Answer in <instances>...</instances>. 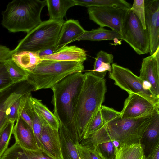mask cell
Masks as SVG:
<instances>
[{
	"label": "cell",
	"instance_id": "1",
	"mask_svg": "<svg viewBox=\"0 0 159 159\" xmlns=\"http://www.w3.org/2000/svg\"><path fill=\"white\" fill-rule=\"evenodd\" d=\"M84 79L82 71H78L66 77L51 88L54 114L59 121L60 127L69 131L76 144L80 143V140L75 121V110Z\"/></svg>",
	"mask_w": 159,
	"mask_h": 159
},
{
	"label": "cell",
	"instance_id": "2",
	"mask_svg": "<svg viewBox=\"0 0 159 159\" xmlns=\"http://www.w3.org/2000/svg\"><path fill=\"white\" fill-rule=\"evenodd\" d=\"M84 75L75 116L80 143L86 128L100 110L107 91L104 78L96 76L91 71Z\"/></svg>",
	"mask_w": 159,
	"mask_h": 159
},
{
	"label": "cell",
	"instance_id": "3",
	"mask_svg": "<svg viewBox=\"0 0 159 159\" xmlns=\"http://www.w3.org/2000/svg\"><path fill=\"white\" fill-rule=\"evenodd\" d=\"M46 0H14L2 12L1 24L12 33L30 32L42 21L41 14Z\"/></svg>",
	"mask_w": 159,
	"mask_h": 159
},
{
	"label": "cell",
	"instance_id": "4",
	"mask_svg": "<svg viewBox=\"0 0 159 159\" xmlns=\"http://www.w3.org/2000/svg\"><path fill=\"white\" fill-rule=\"evenodd\" d=\"M84 69L83 62L43 59L30 72H26V81L33 91L51 89L67 76Z\"/></svg>",
	"mask_w": 159,
	"mask_h": 159
},
{
	"label": "cell",
	"instance_id": "5",
	"mask_svg": "<svg viewBox=\"0 0 159 159\" xmlns=\"http://www.w3.org/2000/svg\"><path fill=\"white\" fill-rule=\"evenodd\" d=\"M159 109L143 116L123 119L119 116L104 124L108 133L120 146L140 142L143 134Z\"/></svg>",
	"mask_w": 159,
	"mask_h": 159
},
{
	"label": "cell",
	"instance_id": "6",
	"mask_svg": "<svg viewBox=\"0 0 159 159\" xmlns=\"http://www.w3.org/2000/svg\"><path fill=\"white\" fill-rule=\"evenodd\" d=\"M64 22L49 19L42 21L27 33L12 50L13 53L21 51L37 52L56 47Z\"/></svg>",
	"mask_w": 159,
	"mask_h": 159
},
{
	"label": "cell",
	"instance_id": "7",
	"mask_svg": "<svg viewBox=\"0 0 159 159\" xmlns=\"http://www.w3.org/2000/svg\"><path fill=\"white\" fill-rule=\"evenodd\" d=\"M109 77L114 81L115 84L128 93L139 94L156 105H159V98L151 92L149 85L128 68L116 63L112 65Z\"/></svg>",
	"mask_w": 159,
	"mask_h": 159
},
{
	"label": "cell",
	"instance_id": "8",
	"mask_svg": "<svg viewBox=\"0 0 159 159\" xmlns=\"http://www.w3.org/2000/svg\"><path fill=\"white\" fill-rule=\"evenodd\" d=\"M121 39L127 43L139 55L149 52L150 41L147 30L144 29L141 22L129 9L123 19Z\"/></svg>",
	"mask_w": 159,
	"mask_h": 159
},
{
	"label": "cell",
	"instance_id": "9",
	"mask_svg": "<svg viewBox=\"0 0 159 159\" xmlns=\"http://www.w3.org/2000/svg\"><path fill=\"white\" fill-rule=\"evenodd\" d=\"M129 9L117 7H88L89 19L100 27H107L121 35L122 22Z\"/></svg>",
	"mask_w": 159,
	"mask_h": 159
},
{
	"label": "cell",
	"instance_id": "10",
	"mask_svg": "<svg viewBox=\"0 0 159 159\" xmlns=\"http://www.w3.org/2000/svg\"><path fill=\"white\" fill-rule=\"evenodd\" d=\"M79 143L84 148H95L103 159H115L120 146L118 142L111 138L104 125Z\"/></svg>",
	"mask_w": 159,
	"mask_h": 159
},
{
	"label": "cell",
	"instance_id": "11",
	"mask_svg": "<svg viewBox=\"0 0 159 159\" xmlns=\"http://www.w3.org/2000/svg\"><path fill=\"white\" fill-rule=\"evenodd\" d=\"M33 91L32 87L26 81L14 84L0 92V131L7 124L9 109L17 100Z\"/></svg>",
	"mask_w": 159,
	"mask_h": 159
},
{
	"label": "cell",
	"instance_id": "12",
	"mask_svg": "<svg viewBox=\"0 0 159 159\" xmlns=\"http://www.w3.org/2000/svg\"><path fill=\"white\" fill-rule=\"evenodd\" d=\"M159 109V105L143 97L138 94L130 93L125 100L120 116L123 119L140 117Z\"/></svg>",
	"mask_w": 159,
	"mask_h": 159
},
{
	"label": "cell",
	"instance_id": "13",
	"mask_svg": "<svg viewBox=\"0 0 159 159\" xmlns=\"http://www.w3.org/2000/svg\"><path fill=\"white\" fill-rule=\"evenodd\" d=\"M145 23L150 41L149 53L159 48V0H145Z\"/></svg>",
	"mask_w": 159,
	"mask_h": 159
},
{
	"label": "cell",
	"instance_id": "14",
	"mask_svg": "<svg viewBox=\"0 0 159 159\" xmlns=\"http://www.w3.org/2000/svg\"><path fill=\"white\" fill-rule=\"evenodd\" d=\"M139 77L147 83L152 93L159 98V48L142 60Z\"/></svg>",
	"mask_w": 159,
	"mask_h": 159
},
{
	"label": "cell",
	"instance_id": "15",
	"mask_svg": "<svg viewBox=\"0 0 159 159\" xmlns=\"http://www.w3.org/2000/svg\"><path fill=\"white\" fill-rule=\"evenodd\" d=\"M40 141V150L44 154L52 159H63L58 130L48 125H44L41 133Z\"/></svg>",
	"mask_w": 159,
	"mask_h": 159
},
{
	"label": "cell",
	"instance_id": "16",
	"mask_svg": "<svg viewBox=\"0 0 159 159\" xmlns=\"http://www.w3.org/2000/svg\"><path fill=\"white\" fill-rule=\"evenodd\" d=\"M16 122L12 130L15 143L26 149L34 151L40 150L32 129L18 114Z\"/></svg>",
	"mask_w": 159,
	"mask_h": 159
},
{
	"label": "cell",
	"instance_id": "17",
	"mask_svg": "<svg viewBox=\"0 0 159 159\" xmlns=\"http://www.w3.org/2000/svg\"><path fill=\"white\" fill-rule=\"evenodd\" d=\"M78 20L69 19L65 21L61 27L56 45L58 50L68 44L75 41L85 31Z\"/></svg>",
	"mask_w": 159,
	"mask_h": 159
},
{
	"label": "cell",
	"instance_id": "18",
	"mask_svg": "<svg viewBox=\"0 0 159 159\" xmlns=\"http://www.w3.org/2000/svg\"><path fill=\"white\" fill-rule=\"evenodd\" d=\"M41 57L42 59L84 63L87 59V54L85 50L75 45L66 46L52 54Z\"/></svg>",
	"mask_w": 159,
	"mask_h": 159
},
{
	"label": "cell",
	"instance_id": "19",
	"mask_svg": "<svg viewBox=\"0 0 159 159\" xmlns=\"http://www.w3.org/2000/svg\"><path fill=\"white\" fill-rule=\"evenodd\" d=\"M159 142V111L157 112L144 133L140 141L145 154Z\"/></svg>",
	"mask_w": 159,
	"mask_h": 159
},
{
	"label": "cell",
	"instance_id": "20",
	"mask_svg": "<svg viewBox=\"0 0 159 159\" xmlns=\"http://www.w3.org/2000/svg\"><path fill=\"white\" fill-rule=\"evenodd\" d=\"M28 101L41 119L52 128L59 130L60 125L59 120L41 100L33 97L30 94L29 96Z\"/></svg>",
	"mask_w": 159,
	"mask_h": 159
},
{
	"label": "cell",
	"instance_id": "21",
	"mask_svg": "<svg viewBox=\"0 0 159 159\" xmlns=\"http://www.w3.org/2000/svg\"><path fill=\"white\" fill-rule=\"evenodd\" d=\"M0 159H52L40 150L24 148L15 143L8 148Z\"/></svg>",
	"mask_w": 159,
	"mask_h": 159
},
{
	"label": "cell",
	"instance_id": "22",
	"mask_svg": "<svg viewBox=\"0 0 159 159\" xmlns=\"http://www.w3.org/2000/svg\"><path fill=\"white\" fill-rule=\"evenodd\" d=\"M12 60L26 72H30L43 59L37 52L21 51L13 53L11 57Z\"/></svg>",
	"mask_w": 159,
	"mask_h": 159
},
{
	"label": "cell",
	"instance_id": "23",
	"mask_svg": "<svg viewBox=\"0 0 159 159\" xmlns=\"http://www.w3.org/2000/svg\"><path fill=\"white\" fill-rule=\"evenodd\" d=\"M49 19L64 22L63 18L67 10L76 5L74 0H46Z\"/></svg>",
	"mask_w": 159,
	"mask_h": 159
},
{
	"label": "cell",
	"instance_id": "24",
	"mask_svg": "<svg viewBox=\"0 0 159 159\" xmlns=\"http://www.w3.org/2000/svg\"><path fill=\"white\" fill-rule=\"evenodd\" d=\"M61 152L63 159H80L75 143L69 131L59 128Z\"/></svg>",
	"mask_w": 159,
	"mask_h": 159
},
{
	"label": "cell",
	"instance_id": "25",
	"mask_svg": "<svg viewBox=\"0 0 159 159\" xmlns=\"http://www.w3.org/2000/svg\"><path fill=\"white\" fill-rule=\"evenodd\" d=\"M115 38L121 39V35L114 30H108L100 27L96 29H93L90 31L86 30L75 41H102L113 40Z\"/></svg>",
	"mask_w": 159,
	"mask_h": 159
},
{
	"label": "cell",
	"instance_id": "26",
	"mask_svg": "<svg viewBox=\"0 0 159 159\" xmlns=\"http://www.w3.org/2000/svg\"><path fill=\"white\" fill-rule=\"evenodd\" d=\"M146 157L143 147L139 142L120 146L115 159H145Z\"/></svg>",
	"mask_w": 159,
	"mask_h": 159
},
{
	"label": "cell",
	"instance_id": "27",
	"mask_svg": "<svg viewBox=\"0 0 159 159\" xmlns=\"http://www.w3.org/2000/svg\"><path fill=\"white\" fill-rule=\"evenodd\" d=\"M76 5L91 7H117L130 9L131 6L124 0H74Z\"/></svg>",
	"mask_w": 159,
	"mask_h": 159
},
{
	"label": "cell",
	"instance_id": "28",
	"mask_svg": "<svg viewBox=\"0 0 159 159\" xmlns=\"http://www.w3.org/2000/svg\"><path fill=\"white\" fill-rule=\"evenodd\" d=\"M11 80L14 84L26 81L27 74L24 70L17 65L10 58L3 62Z\"/></svg>",
	"mask_w": 159,
	"mask_h": 159
},
{
	"label": "cell",
	"instance_id": "29",
	"mask_svg": "<svg viewBox=\"0 0 159 159\" xmlns=\"http://www.w3.org/2000/svg\"><path fill=\"white\" fill-rule=\"evenodd\" d=\"M29 104L28 112L32 119V130L37 145L40 150L41 148V144L40 141L41 133L43 127L44 125H48L41 119L29 103Z\"/></svg>",
	"mask_w": 159,
	"mask_h": 159
},
{
	"label": "cell",
	"instance_id": "30",
	"mask_svg": "<svg viewBox=\"0 0 159 159\" xmlns=\"http://www.w3.org/2000/svg\"><path fill=\"white\" fill-rule=\"evenodd\" d=\"M15 122L8 121L0 131V158L8 148Z\"/></svg>",
	"mask_w": 159,
	"mask_h": 159
},
{
	"label": "cell",
	"instance_id": "31",
	"mask_svg": "<svg viewBox=\"0 0 159 159\" xmlns=\"http://www.w3.org/2000/svg\"><path fill=\"white\" fill-rule=\"evenodd\" d=\"M30 94H31V93H29L23 96L20 98L18 110V114L32 129V119L28 112L29 104L28 98Z\"/></svg>",
	"mask_w": 159,
	"mask_h": 159
},
{
	"label": "cell",
	"instance_id": "32",
	"mask_svg": "<svg viewBox=\"0 0 159 159\" xmlns=\"http://www.w3.org/2000/svg\"><path fill=\"white\" fill-rule=\"evenodd\" d=\"M104 125L100 110L86 128L81 140L88 138Z\"/></svg>",
	"mask_w": 159,
	"mask_h": 159
},
{
	"label": "cell",
	"instance_id": "33",
	"mask_svg": "<svg viewBox=\"0 0 159 159\" xmlns=\"http://www.w3.org/2000/svg\"><path fill=\"white\" fill-rule=\"evenodd\" d=\"M130 9L139 19L145 30V0H134Z\"/></svg>",
	"mask_w": 159,
	"mask_h": 159
},
{
	"label": "cell",
	"instance_id": "34",
	"mask_svg": "<svg viewBox=\"0 0 159 159\" xmlns=\"http://www.w3.org/2000/svg\"><path fill=\"white\" fill-rule=\"evenodd\" d=\"M75 145L80 159H103L95 148H84L79 143Z\"/></svg>",
	"mask_w": 159,
	"mask_h": 159
},
{
	"label": "cell",
	"instance_id": "35",
	"mask_svg": "<svg viewBox=\"0 0 159 159\" xmlns=\"http://www.w3.org/2000/svg\"><path fill=\"white\" fill-rule=\"evenodd\" d=\"M100 110L104 124L120 116V112L105 106L102 105Z\"/></svg>",
	"mask_w": 159,
	"mask_h": 159
},
{
	"label": "cell",
	"instance_id": "36",
	"mask_svg": "<svg viewBox=\"0 0 159 159\" xmlns=\"http://www.w3.org/2000/svg\"><path fill=\"white\" fill-rule=\"evenodd\" d=\"M3 62L0 63V92L13 85Z\"/></svg>",
	"mask_w": 159,
	"mask_h": 159
},
{
	"label": "cell",
	"instance_id": "37",
	"mask_svg": "<svg viewBox=\"0 0 159 159\" xmlns=\"http://www.w3.org/2000/svg\"><path fill=\"white\" fill-rule=\"evenodd\" d=\"M113 56L112 54L100 50L97 54L93 69L92 70H94L97 69L103 62L110 64L113 63Z\"/></svg>",
	"mask_w": 159,
	"mask_h": 159
},
{
	"label": "cell",
	"instance_id": "38",
	"mask_svg": "<svg viewBox=\"0 0 159 159\" xmlns=\"http://www.w3.org/2000/svg\"><path fill=\"white\" fill-rule=\"evenodd\" d=\"M21 98L15 101L9 108L7 115L8 121L15 122L16 120L18 115V110L20 99Z\"/></svg>",
	"mask_w": 159,
	"mask_h": 159
},
{
	"label": "cell",
	"instance_id": "39",
	"mask_svg": "<svg viewBox=\"0 0 159 159\" xmlns=\"http://www.w3.org/2000/svg\"><path fill=\"white\" fill-rule=\"evenodd\" d=\"M12 54V50L6 46L0 45V63L11 58Z\"/></svg>",
	"mask_w": 159,
	"mask_h": 159
},
{
	"label": "cell",
	"instance_id": "40",
	"mask_svg": "<svg viewBox=\"0 0 159 159\" xmlns=\"http://www.w3.org/2000/svg\"><path fill=\"white\" fill-rule=\"evenodd\" d=\"M145 159H159V142L147 155Z\"/></svg>",
	"mask_w": 159,
	"mask_h": 159
},
{
	"label": "cell",
	"instance_id": "41",
	"mask_svg": "<svg viewBox=\"0 0 159 159\" xmlns=\"http://www.w3.org/2000/svg\"><path fill=\"white\" fill-rule=\"evenodd\" d=\"M57 51L56 47H52L37 52L39 56L41 57L52 54L56 53Z\"/></svg>",
	"mask_w": 159,
	"mask_h": 159
},
{
	"label": "cell",
	"instance_id": "42",
	"mask_svg": "<svg viewBox=\"0 0 159 159\" xmlns=\"http://www.w3.org/2000/svg\"><path fill=\"white\" fill-rule=\"evenodd\" d=\"M113 40H114V44H116V45H117V44H120V43H121V40L119 41L118 39H117V38L114 39H113Z\"/></svg>",
	"mask_w": 159,
	"mask_h": 159
}]
</instances>
